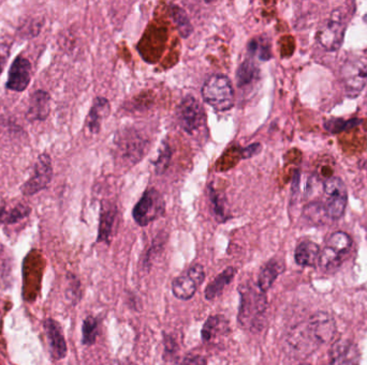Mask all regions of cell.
I'll return each mask as SVG.
<instances>
[{"mask_svg": "<svg viewBox=\"0 0 367 365\" xmlns=\"http://www.w3.org/2000/svg\"><path fill=\"white\" fill-rule=\"evenodd\" d=\"M268 309L266 293L260 291L258 285H245L240 287V305L238 321L243 328L256 330L261 328L264 314Z\"/></svg>", "mask_w": 367, "mask_h": 365, "instance_id": "obj_1", "label": "cell"}, {"mask_svg": "<svg viewBox=\"0 0 367 365\" xmlns=\"http://www.w3.org/2000/svg\"><path fill=\"white\" fill-rule=\"evenodd\" d=\"M203 100L217 112H227L234 105V85L224 74H214L205 80L202 90Z\"/></svg>", "mask_w": 367, "mask_h": 365, "instance_id": "obj_2", "label": "cell"}, {"mask_svg": "<svg viewBox=\"0 0 367 365\" xmlns=\"http://www.w3.org/2000/svg\"><path fill=\"white\" fill-rule=\"evenodd\" d=\"M348 203V192L344 181L329 177L323 183V208L327 218L339 220L344 216Z\"/></svg>", "mask_w": 367, "mask_h": 365, "instance_id": "obj_3", "label": "cell"}, {"mask_svg": "<svg viewBox=\"0 0 367 365\" xmlns=\"http://www.w3.org/2000/svg\"><path fill=\"white\" fill-rule=\"evenodd\" d=\"M346 21L345 13L341 8L333 10L329 19L325 21L317 33V39L323 49L329 52H335L341 49L344 41Z\"/></svg>", "mask_w": 367, "mask_h": 365, "instance_id": "obj_4", "label": "cell"}, {"mask_svg": "<svg viewBox=\"0 0 367 365\" xmlns=\"http://www.w3.org/2000/svg\"><path fill=\"white\" fill-rule=\"evenodd\" d=\"M165 212V203L163 195L155 189H149L134 206L132 217L140 226H146L163 217Z\"/></svg>", "mask_w": 367, "mask_h": 365, "instance_id": "obj_5", "label": "cell"}, {"mask_svg": "<svg viewBox=\"0 0 367 365\" xmlns=\"http://www.w3.org/2000/svg\"><path fill=\"white\" fill-rule=\"evenodd\" d=\"M52 159L47 153H41L33 165V173L31 178L24 183L21 192L24 196H33L47 189L52 182Z\"/></svg>", "mask_w": 367, "mask_h": 365, "instance_id": "obj_6", "label": "cell"}, {"mask_svg": "<svg viewBox=\"0 0 367 365\" xmlns=\"http://www.w3.org/2000/svg\"><path fill=\"white\" fill-rule=\"evenodd\" d=\"M341 80L349 98H357L367 85V62L350 59L341 68Z\"/></svg>", "mask_w": 367, "mask_h": 365, "instance_id": "obj_7", "label": "cell"}, {"mask_svg": "<svg viewBox=\"0 0 367 365\" xmlns=\"http://www.w3.org/2000/svg\"><path fill=\"white\" fill-rule=\"evenodd\" d=\"M177 119L184 131L193 134L204 122V108L195 96H186L177 108Z\"/></svg>", "mask_w": 367, "mask_h": 365, "instance_id": "obj_8", "label": "cell"}, {"mask_svg": "<svg viewBox=\"0 0 367 365\" xmlns=\"http://www.w3.org/2000/svg\"><path fill=\"white\" fill-rule=\"evenodd\" d=\"M116 147L124 161L136 164L143 157L147 141L136 130H125L117 136Z\"/></svg>", "mask_w": 367, "mask_h": 365, "instance_id": "obj_9", "label": "cell"}, {"mask_svg": "<svg viewBox=\"0 0 367 365\" xmlns=\"http://www.w3.org/2000/svg\"><path fill=\"white\" fill-rule=\"evenodd\" d=\"M205 271L203 266L195 265L173 281L172 293L179 300H189L198 291L199 286L204 282Z\"/></svg>", "mask_w": 367, "mask_h": 365, "instance_id": "obj_10", "label": "cell"}, {"mask_svg": "<svg viewBox=\"0 0 367 365\" xmlns=\"http://www.w3.org/2000/svg\"><path fill=\"white\" fill-rule=\"evenodd\" d=\"M306 325L318 345L332 341L336 332L334 319L327 312H318Z\"/></svg>", "mask_w": 367, "mask_h": 365, "instance_id": "obj_11", "label": "cell"}, {"mask_svg": "<svg viewBox=\"0 0 367 365\" xmlns=\"http://www.w3.org/2000/svg\"><path fill=\"white\" fill-rule=\"evenodd\" d=\"M31 80V64L25 57L17 56L12 62L8 78L7 90L11 92H22L26 90Z\"/></svg>", "mask_w": 367, "mask_h": 365, "instance_id": "obj_12", "label": "cell"}, {"mask_svg": "<svg viewBox=\"0 0 367 365\" xmlns=\"http://www.w3.org/2000/svg\"><path fill=\"white\" fill-rule=\"evenodd\" d=\"M331 365H360V351L349 339H339L329 350Z\"/></svg>", "mask_w": 367, "mask_h": 365, "instance_id": "obj_13", "label": "cell"}, {"mask_svg": "<svg viewBox=\"0 0 367 365\" xmlns=\"http://www.w3.org/2000/svg\"><path fill=\"white\" fill-rule=\"evenodd\" d=\"M44 330L53 358L56 360L64 359L67 355V343L60 325L53 319H45Z\"/></svg>", "mask_w": 367, "mask_h": 365, "instance_id": "obj_14", "label": "cell"}, {"mask_svg": "<svg viewBox=\"0 0 367 365\" xmlns=\"http://www.w3.org/2000/svg\"><path fill=\"white\" fill-rule=\"evenodd\" d=\"M51 96L44 90H37L29 98L26 118L28 121H43L50 115Z\"/></svg>", "mask_w": 367, "mask_h": 365, "instance_id": "obj_15", "label": "cell"}, {"mask_svg": "<svg viewBox=\"0 0 367 365\" xmlns=\"http://www.w3.org/2000/svg\"><path fill=\"white\" fill-rule=\"evenodd\" d=\"M320 248L313 241H303L295 248V258L302 267H313L319 262Z\"/></svg>", "mask_w": 367, "mask_h": 365, "instance_id": "obj_16", "label": "cell"}, {"mask_svg": "<svg viewBox=\"0 0 367 365\" xmlns=\"http://www.w3.org/2000/svg\"><path fill=\"white\" fill-rule=\"evenodd\" d=\"M108 112H110V104L106 99L101 98V96L95 99L94 104L88 114V122H86L88 130L92 134H97L100 131L102 120L108 115Z\"/></svg>", "mask_w": 367, "mask_h": 365, "instance_id": "obj_17", "label": "cell"}, {"mask_svg": "<svg viewBox=\"0 0 367 365\" xmlns=\"http://www.w3.org/2000/svg\"><path fill=\"white\" fill-rule=\"evenodd\" d=\"M284 270H285V266L278 260H272L266 264L260 271L258 283H256L260 291L266 293L272 287L278 275L283 273Z\"/></svg>", "mask_w": 367, "mask_h": 365, "instance_id": "obj_18", "label": "cell"}, {"mask_svg": "<svg viewBox=\"0 0 367 365\" xmlns=\"http://www.w3.org/2000/svg\"><path fill=\"white\" fill-rule=\"evenodd\" d=\"M228 328V321L220 315H214L207 319L202 329V339L204 342H213L217 337L226 334Z\"/></svg>", "mask_w": 367, "mask_h": 365, "instance_id": "obj_19", "label": "cell"}, {"mask_svg": "<svg viewBox=\"0 0 367 365\" xmlns=\"http://www.w3.org/2000/svg\"><path fill=\"white\" fill-rule=\"evenodd\" d=\"M236 270L234 267L227 268L226 270L218 274V275L207 285L205 289V298L207 300H214L215 298L219 297L224 291L225 287L231 283L236 275Z\"/></svg>", "mask_w": 367, "mask_h": 365, "instance_id": "obj_20", "label": "cell"}, {"mask_svg": "<svg viewBox=\"0 0 367 365\" xmlns=\"http://www.w3.org/2000/svg\"><path fill=\"white\" fill-rule=\"evenodd\" d=\"M259 69L252 59L243 61L236 71V83L240 88L252 86L259 78Z\"/></svg>", "mask_w": 367, "mask_h": 365, "instance_id": "obj_21", "label": "cell"}, {"mask_svg": "<svg viewBox=\"0 0 367 365\" xmlns=\"http://www.w3.org/2000/svg\"><path fill=\"white\" fill-rule=\"evenodd\" d=\"M31 212V207L26 204H22V203H19L12 208L1 206L0 207V223L1 224H15L27 218Z\"/></svg>", "mask_w": 367, "mask_h": 365, "instance_id": "obj_22", "label": "cell"}, {"mask_svg": "<svg viewBox=\"0 0 367 365\" xmlns=\"http://www.w3.org/2000/svg\"><path fill=\"white\" fill-rule=\"evenodd\" d=\"M115 219L116 209H106V210L102 211L101 218H100L98 241L106 242V244L110 242Z\"/></svg>", "mask_w": 367, "mask_h": 365, "instance_id": "obj_23", "label": "cell"}, {"mask_svg": "<svg viewBox=\"0 0 367 365\" xmlns=\"http://www.w3.org/2000/svg\"><path fill=\"white\" fill-rule=\"evenodd\" d=\"M171 17L181 37H188L193 33V26L185 10L181 9L179 6L173 5L171 7Z\"/></svg>", "mask_w": 367, "mask_h": 365, "instance_id": "obj_24", "label": "cell"}, {"mask_svg": "<svg viewBox=\"0 0 367 365\" xmlns=\"http://www.w3.org/2000/svg\"><path fill=\"white\" fill-rule=\"evenodd\" d=\"M352 241L348 234L344 232H336L329 237L327 246L343 257V255L348 253Z\"/></svg>", "mask_w": 367, "mask_h": 365, "instance_id": "obj_25", "label": "cell"}, {"mask_svg": "<svg viewBox=\"0 0 367 365\" xmlns=\"http://www.w3.org/2000/svg\"><path fill=\"white\" fill-rule=\"evenodd\" d=\"M99 332V321L92 316L85 319L82 327V342L86 346H92L96 343Z\"/></svg>", "mask_w": 367, "mask_h": 365, "instance_id": "obj_26", "label": "cell"}, {"mask_svg": "<svg viewBox=\"0 0 367 365\" xmlns=\"http://www.w3.org/2000/svg\"><path fill=\"white\" fill-rule=\"evenodd\" d=\"M248 49H250V53L252 56L256 55L262 61H268L272 57L271 46H270L268 41L266 40L264 37H260L258 39H254L248 45Z\"/></svg>", "mask_w": 367, "mask_h": 365, "instance_id": "obj_27", "label": "cell"}, {"mask_svg": "<svg viewBox=\"0 0 367 365\" xmlns=\"http://www.w3.org/2000/svg\"><path fill=\"white\" fill-rule=\"evenodd\" d=\"M209 198H210L213 212H214L217 221L218 222H225L227 220V214L224 201H222V197L219 196L218 193L214 190V187L212 185L209 187Z\"/></svg>", "mask_w": 367, "mask_h": 365, "instance_id": "obj_28", "label": "cell"}, {"mask_svg": "<svg viewBox=\"0 0 367 365\" xmlns=\"http://www.w3.org/2000/svg\"><path fill=\"white\" fill-rule=\"evenodd\" d=\"M361 124L360 119H329L325 122V128L329 133L336 134L339 132L346 131L352 129Z\"/></svg>", "mask_w": 367, "mask_h": 365, "instance_id": "obj_29", "label": "cell"}, {"mask_svg": "<svg viewBox=\"0 0 367 365\" xmlns=\"http://www.w3.org/2000/svg\"><path fill=\"white\" fill-rule=\"evenodd\" d=\"M341 258L343 257L335 253L334 251L325 246V250L320 253L319 262H320L321 267L325 268V269H332V268H336L337 266L341 265Z\"/></svg>", "mask_w": 367, "mask_h": 365, "instance_id": "obj_30", "label": "cell"}, {"mask_svg": "<svg viewBox=\"0 0 367 365\" xmlns=\"http://www.w3.org/2000/svg\"><path fill=\"white\" fill-rule=\"evenodd\" d=\"M304 216L307 220L313 222V224H320L323 219L327 216L323 205L321 204H309L304 210Z\"/></svg>", "mask_w": 367, "mask_h": 365, "instance_id": "obj_31", "label": "cell"}, {"mask_svg": "<svg viewBox=\"0 0 367 365\" xmlns=\"http://www.w3.org/2000/svg\"><path fill=\"white\" fill-rule=\"evenodd\" d=\"M171 158H172L171 148H170L168 144H163L161 151H159V157H158L157 161L155 163L156 173H159V175L165 173L167 171L168 167H169Z\"/></svg>", "mask_w": 367, "mask_h": 365, "instance_id": "obj_32", "label": "cell"}, {"mask_svg": "<svg viewBox=\"0 0 367 365\" xmlns=\"http://www.w3.org/2000/svg\"><path fill=\"white\" fill-rule=\"evenodd\" d=\"M10 51H11L10 43L0 41V74L3 73V69L7 65V61L10 56Z\"/></svg>", "mask_w": 367, "mask_h": 365, "instance_id": "obj_33", "label": "cell"}, {"mask_svg": "<svg viewBox=\"0 0 367 365\" xmlns=\"http://www.w3.org/2000/svg\"><path fill=\"white\" fill-rule=\"evenodd\" d=\"M175 365H206V359L200 355H187Z\"/></svg>", "mask_w": 367, "mask_h": 365, "instance_id": "obj_34", "label": "cell"}, {"mask_svg": "<svg viewBox=\"0 0 367 365\" xmlns=\"http://www.w3.org/2000/svg\"><path fill=\"white\" fill-rule=\"evenodd\" d=\"M260 150H261V145H260V144H252V145H250L248 147H246L243 150V158H244V159H248V158L252 157V155H256V153H259Z\"/></svg>", "mask_w": 367, "mask_h": 365, "instance_id": "obj_35", "label": "cell"}, {"mask_svg": "<svg viewBox=\"0 0 367 365\" xmlns=\"http://www.w3.org/2000/svg\"><path fill=\"white\" fill-rule=\"evenodd\" d=\"M365 169H366V173H367V161H366V163H365Z\"/></svg>", "mask_w": 367, "mask_h": 365, "instance_id": "obj_36", "label": "cell"}, {"mask_svg": "<svg viewBox=\"0 0 367 365\" xmlns=\"http://www.w3.org/2000/svg\"><path fill=\"white\" fill-rule=\"evenodd\" d=\"M300 365H311V364H305V363H304V364H300Z\"/></svg>", "mask_w": 367, "mask_h": 365, "instance_id": "obj_37", "label": "cell"}]
</instances>
